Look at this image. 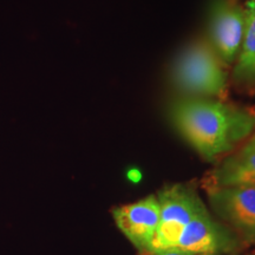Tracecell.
Instances as JSON below:
<instances>
[{"label": "cell", "instance_id": "obj_1", "mask_svg": "<svg viewBox=\"0 0 255 255\" xmlns=\"http://www.w3.org/2000/svg\"><path fill=\"white\" fill-rule=\"evenodd\" d=\"M169 117L184 141L206 161L229 154L255 131L254 111L205 97L173 102Z\"/></svg>", "mask_w": 255, "mask_h": 255}, {"label": "cell", "instance_id": "obj_2", "mask_svg": "<svg viewBox=\"0 0 255 255\" xmlns=\"http://www.w3.org/2000/svg\"><path fill=\"white\" fill-rule=\"evenodd\" d=\"M174 84L187 94L201 97H223L227 91V72L214 47L205 40L187 46L173 66Z\"/></svg>", "mask_w": 255, "mask_h": 255}, {"label": "cell", "instance_id": "obj_3", "mask_svg": "<svg viewBox=\"0 0 255 255\" xmlns=\"http://www.w3.org/2000/svg\"><path fill=\"white\" fill-rule=\"evenodd\" d=\"M157 199L161 215L148 254L174 250L184 227L194 216L206 209L196 191L184 184L163 188Z\"/></svg>", "mask_w": 255, "mask_h": 255}, {"label": "cell", "instance_id": "obj_4", "mask_svg": "<svg viewBox=\"0 0 255 255\" xmlns=\"http://www.w3.org/2000/svg\"><path fill=\"white\" fill-rule=\"evenodd\" d=\"M209 202L222 221L240 240L255 242V188L245 186L207 187Z\"/></svg>", "mask_w": 255, "mask_h": 255}, {"label": "cell", "instance_id": "obj_5", "mask_svg": "<svg viewBox=\"0 0 255 255\" xmlns=\"http://www.w3.org/2000/svg\"><path fill=\"white\" fill-rule=\"evenodd\" d=\"M241 240L229 227L212 218L208 209L202 210L188 223L171 251L202 254H232L240 250Z\"/></svg>", "mask_w": 255, "mask_h": 255}, {"label": "cell", "instance_id": "obj_6", "mask_svg": "<svg viewBox=\"0 0 255 255\" xmlns=\"http://www.w3.org/2000/svg\"><path fill=\"white\" fill-rule=\"evenodd\" d=\"M246 28V11L232 0H214L209 9L212 46L223 63L238 57Z\"/></svg>", "mask_w": 255, "mask_h": 255}, {"label": "cell", "instance_id": "obj_7", "mask_svg": "<svg viewBox=\"0 0 255 255\" xmlns=\"http://www.w3.org/2000/svg\"><path fill=\"white\" fill-rule=\"evenodd\" d=\"M159 202L157 196L150 195L137 202L117 207L113 218L117 228L142 253H149V248L159 223Z\"/></svg>", "mask_w": 255, "mask_h": 255}, {"label": "cell", "instance_id": "obj_8", "mask_svg": "<svg viewBox=\"0 0 255 255\" xmlns=\"http://www.w3.org/2000/svg\"><path fill=\"white\" fill-rule=\"evenodd\" d=\"M226 186L255 188V131L239 150L223 158L207 180V187Z\"/></svg>", "mask_w": 255, "mask_h": 255}, {"label": "cell", "instance_id": "obj_9", "mask_svg": "<svg viewBox=\"0 0 255 255\" xmlns=\"http://www.w3.org/2000/svg\"><path fill=\"white\" fill-rule=\"evenodd\" d=\"M245 11L246 28L233 77L238 84L255 88V0L247 1Z\"/></svg>", "mask_w": 255, "mask_h": 255}, {"label": "cell", "instance_id": "obj_10", "mask_svg": "<svg viewBox=\"0 0 255 255\" xmlns=\"http://www.w3.org/2000/svg\"><path fill=\"white\" fill-rule=\"evenodd\" d=\"M150 255H214V254H202V253H194V252L187 251H163L154 253Z\"/></svg>", "mask_w": 255, "mask_h": 255}, {"label": "cell", "instance_id": "obj_11", "mask_svg": "<svg viewBox=\"0 0 255 255\" xmlns=\"http://www.w3.org/2000/svg\"><path fill=\"white\" fill-rule=\"evenodd\" d=\"M252 255H255V252H254V253H253V254H252Z\"/></svg>", "mask_w": 255, "mask_h": 255}]
</instances>
